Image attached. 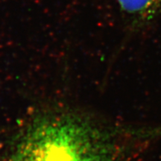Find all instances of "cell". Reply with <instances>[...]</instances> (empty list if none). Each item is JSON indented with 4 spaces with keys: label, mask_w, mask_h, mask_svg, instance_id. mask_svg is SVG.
<instances>
[{
    "label": "cell",
    "mask_w": 161,
    "mask_h": 161,
    "mask_svg": "<svg viewBox=\"0 0 161 161\" xmlns=\"http://www.w3.org/2000/svg\"><path fill=\"white\" fill-rule=\"evenodd\" d=\"M11 161H119V150L109 130L94 121L58 114L28 127Z\"/></svg>",
    "instance_id": "6da1fadb"
},
{
    "label": "cell",
    "mask_w": 161,
    "mask_h": 161,
    "mask_svg": "<svg viewBox=\"0 0 161 161\" xmlns=\"http://www.w3.org/2000/svg\"><path fill=\"white\" fill-rule=\"evenodd\" d=\"M121 8L140 18H150L161 8V0H116Z\"/></svg>",
    "instance_id": "7a4b0ae2"
}]
</instances>
